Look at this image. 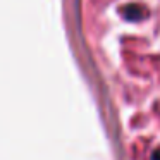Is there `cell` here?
<instances>
[{"instance_id": "obj_1", "label": "cell", "mask_w": 160, "mask_h": 160, "mask_svg": "<svg viewBox=\"0 0 160 160\" xmlns=\"http://www.w3.org/2000/svg\"><path fill=\"white\" fill-rule=\"evenodd\" d=\"M122 16H124L128 21H141V19H145L146 11L141 5L129 4V5H124V7H122Z\"/></svg>"}]
</instances>
